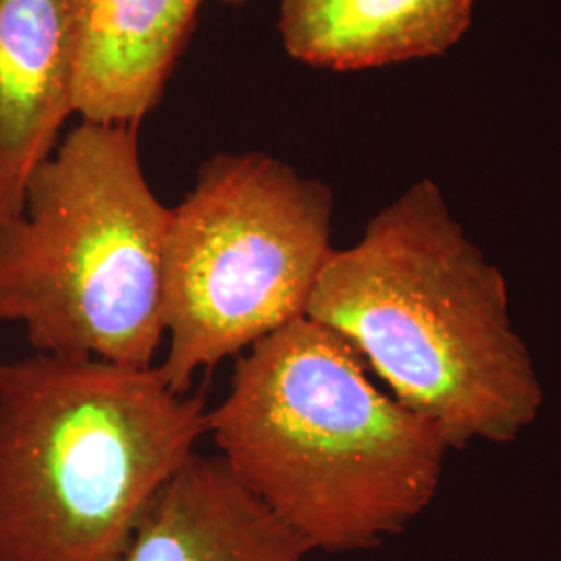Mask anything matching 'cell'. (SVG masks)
Returning <instances> with one entry per match:
<instances>
[{"mask_svg":"<svg viewBox=\"0 0 561 561\" xmlns=\"http://www.w3.org/2000/svg\"><path fill=\"white\" fill-rule=\"evenodd\" d=\"M208 431L157 366L0 362V561H111Z\"/></svg>","mask_w":561,"mask_h":561,"instance_id":"3","label":"cell"},{"mask_svg":"<svg viewBox=\"0 0 561 561\" xmlns=\"http://www.w3.org/2000/svg\"><path fill=\"white\" fill-rule=\"evenodd\" d=\"M73 115L69 0H0V225Z\"/></svg>","mask_w":561,"mask_h":561,"instance_id":"8","label":"cell"},{"mask_svg":"<svg viewBox=\"0 0 561 561\" xmlns=\"http://www.w3.org/2000/svg\"><path fill=\"white\" fill-rule=\"evenodd\" d=\"M477 0H280L285 53L308 67L362 71L428 59L461 41Z\"/></svg>","mask_w":561,"mask_h":561,"instance_id":"9","label":"cell"},{"mask_svg":"<svg viewBox=\"0 0 561 561\" xmlns=\"http://www.w3.org/2000/svg\"><path fill=\"white\" fill-rule=\"evenodd\" d=\"M217 2L227 4V7H243V4H248L250 0H217Z\"/></svg>","mask_w":561,"mask_h":561,"instance_id":"10","label":"cell"},{"mask_svg":"<svg viewBox=\"0 0 561 561\" xmlns=\"http://www.w3.org/2000/svg\"><path fill=\"white\" fill-rule=\"evenodd\" d=\"M333 206L327 183L266 152L202 164L164 240L167 352L157 370L175 393L306 317L333 252Z\"/></svg>","mask_w":561,"mask_h":561,"instance_id":"5","label":"cell"},{"mask_svg":"<svg viewBox=\"0 0 561 561\" xmlns=\"http://www.w3.org/2000/svg\"><path fill=\"white\" fill-rule=\"evenodd\" d=\"M312 545L198 451L164 482L111 561H304Z\"/></svg>","mask_w":561,"mask_h":561,"instance_id":"7","label":"cell"},{"mask_svg":"<svg viewBox=\"0 0 561 561\" xmlns=\"http://www.w3.org/2000/svg\"><path fill=\"white\" fill-rule=\"evenodd\" d=\"M206 0H69L73 115L140 127L194 36Z\"/></svg>","mask_w":561,"mask_h":561,"instance_id":"6","label":"cell"},{"mask_svg":"<svg viewBox=\"0 0 561 561\" xmlns=\"http://www.w3.org/2000/svg\"><path fill=\"white\" fill-rule=\"evenodd\" d=\"M169 219L138 127L81 121L0 225V324H20L36 354L157 366Z\"/></svg>","mask_w":561,"mask_h":561,"instance_id":"4","label":"cell"},{"mask_svg":"<svg viewBox=\"0 0 561 561\" xmlns=\"http://www.w3.org/2000/svg\"><path fill=\"white\" fill-rule=\"evenodd\" d=\"M206 437L250 493L329 553L405 530L435 500L449 454L435 422L385 393L358 352L308 317L238 356Z\"/></svg>","mask_w":561,"mask_h":561,"instance_id":"2","label":"cell"},{"mask_svg":"<svg viewBox=\"0 0 561 561\" xmlns=\"http://www.w3.org/2000/svg\"><path fill=\"white\" fill-rule=\"evenodd\" d=\"M306 317L347 341L449 449L512 443L545 393L510 314L507 280L454 219L435 181L385 206L322 266Z\"/></svg>","mask_w":561,"mask_h":561,"instance_id":"1","label":"cell"}]
</instances>
